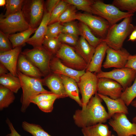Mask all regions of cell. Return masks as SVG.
<instances>
[{
  "instance_id": "cell-1",
  "label": "cell",
  "mask_w": 136,
  "mask_h": 136,
  "mask_svg": "<svg viewBox=\"0 0 136 136\" xmlns=\"http://www.w3.org/2000/svg\"><path fill=\"white\" fill-rule=\"evenodd\" d=\"M102 100L97 93L84 108L76 110L73 116L75 125L82 128L106 122L111 118L102 104Z\"/></svg>"
},
{
  "instance_id": "cell-2",
  "label": "cell",
  "mask_w": 136,
  "mask_h": 136,
  "mask_svg": "<svg viewBox=\"0 0 136 136\" xmlns=\"http://www.w3.org/2000/svg\"><path fill=\"white\" fill-rule=\"evenodd\" d=\"M132 20V17H128L119 24L110 26L103 41L114 49L122 48L124 41L134 28V26L131 23Z\"/></svg>"
},
{
  "instance_id": "cell-3",
  "label": "cell",
  "mask_w": 136,
  "mask_h": 136,
  "mask_svg": "<svg viewBox=\"0 0 136 136\" xmlns=\"http://www.w3.org/2000/svg\"><path fill=\"white\" fill-rule=\"evenodd\" d=\"M17 76L20 79L22 94L21 101V111L25 112L31 103V100L37 95L42 93H52L43 87L42 79L29 77L17 71Z\"/></svg>"
},
{
  "instance_id": "cell-4",
  "label": "cell",
  "mask_w": 136,
  "mask_h": 136,
  "mask_svg": "<svg viewBox=\"0 0 136 136\" xmlns=\"http://www.w3.org/2000/svg\"><path fill=\"white\" fill-rule=\"evenodd\" d=\"M98 15L106 20L110 26L120 20L129 17L133 14L121 11L112 4L105 3L102 1H95L91 6V14Z\"/></svg>"
},
{
  "instance_id": "cell-5",
  "label": "cell",
  "mask_w": 136,
  "mask_h": 136,
  "mask_svg": "<svg viewBox=\"0 0 136 136\" xmlns=\"http://www.w3.org/2000/svg\"><path fill=\"white\" fill-rule=\"evenodd\" d=\"M21 53L40 70L44 77L51 73L50 63L52 55L43 46L39 48L26 49Z\"/></svg>"
},
{
  "instance_id": "cell-6",
  "label": "cell",
  "mask_w": 136,
  "mask_h": 136,
  "mask_svg": "<svg viewBox=\"0 0 136 136\" xmlns=\"http://www.w3.org/2000/svg\"><path fill=\"white\" fill-rule=\"evenodd\" d=\"M55 56L66 66L77 71L85 70L88 64L75 51L73 48L62 43Z\"/></svg>"
},
{
  "instance_id": "cell-7",
  "label": "cell",
  "mask_w": 136,
  "mask_h": 136,
  "mask_svg": "<svg viewBox=\"0 0 136 136\" xmlns=\"http://www.w3.org/2000/svg\"><path fill=\"white\" fill-rule=\"evenodd\" d=\"M30 27L22 11L5 17H0V30L8 35L23 31Z\"/></svg>"
},
{
  "instance_id": "cell-8",
  "label": "cell",
  "mask_w": 136,
  "mask_h": 136,
  "mask_svg": "<svg viewBox=\"0 0 136 136\" xmlns=\"http://www.w3.org/2000/svg\"><path fill=\"white\" fill-rule=\"evenodd\" d=\"M98 80L96 75L86 71L77 83L82 96V109L85 107L91 98L97 93Z\"/></svg>"
},
{
  "instance_id": "cell-9",
  "label": "cell",
  "mask_w": 136,
  "mask_h": 136,
  "mask_svg": "<svg viewBox=\"0 0 136 136\" xmlns=\"http://www.w3.org/2000/svg\"><path fill=\"white\" fill-rule=\"evenodd\" d=\"M23 7L22 11L26 20L31 27L37 28L44 14L43 1H24Z\"/></svg>"
},
{
  "instance_id": "cell-10",
  "label": "cell",
  "mask_w": 136,
  "mask_h": 136,
  "mask_svg": "<svg viewBox=\"0 0 136 136\" xmlns=\"http://www.w3.org/2000/svg\"><path fill=\"white\" fill-rule=\"evenodd\" d=\"M75 19L85 24L93 32L103 39L106 37L110 26L104 19L88 13H77Z\"/></svg>"
},
{
  "instance_id": "cell-11",
  "label": "cell",
  "mask_w": 136,
  "mask_h": 136,
  "mask_svg": "<svg viewBox=\"0 0 136 136\" xmlns=\"http://www.w3.org/2000/svg\"><path fill=\"white\" fill-rule=\"evenodd\" d=\"M98 78H106L112 79L119 83L123 91L131 85L136 77V72L126 67L121 68H114L112 71L105 72L102 71L96 74Z\"/></svg>"
},
{
  "instance_id": "cell-12",
  "label": "cell",
  "mask_w": 136,
  "mask_h": 136,
  "mask_svg": "<svg viewBox=\"0 0 136 136\" xmlns=\"http://www.w3.org/2000/svg\"><path fill=\"white\" fill-rule=\"evenodd\" d=\"M108 124L117 136L136 135V123L130 122L125 114H115L109 120Z\"/></svg>"
},
{
  "instance_id": "cell-13",
  "label": "cell",
  "mask_w": 136,
  "mask_h": 136,
  "mask_svg": "<svg viewBox=\"0 0 136 136\" xmlns=\"http://www.w3.org/2000/svg\"><path fill=\"white\" fill-rule=\"evenodd\" d=\"M106 53V59L103 65V66L105 69L111 67L119 69L125 67L130 55L129 52L124 48L116 50L109 47Z\"/></svg>"
},
{
  "instance_id": "cell-14",
  "label": "cell",
  "mask_w": 136,
  "mask_h": 136,
  "mask_svg": "<svg viewBox=\"0 0 136 136\" xmlns=\"http://www.w3.org/2000/svg\"><path fill=\"white\" fill-rule=\"evenodd\" d=\"M123 89L116 81L106 78H98L97 93L114 99L120 98Z\"/></svg>"
},
{
  "instance_id": "cell-15",
  "label": "cell",
  "mask_w": 136,
  "mask_h": 136,
  "mask_svg": "<svg viewBox=\"0 0 136 136\" xmlns=\"http://www.w3.org/2000/svg\"><path fill=\"white\" fill-rule=\"evenodd\" d=\"M50 67L51 73L71 78L77 83L79 81L81 76L86 72L85 70L77 71L66 66L56 56L52 57L50 61Z\"/></svg>"
},
{
  "instance_id": "cell-16",
  "label": "cell",
  "mask_w": 136,
  "mask_h": 136,
  "mask_svg": "<svg viewBox=\"0 0 136 136\" xmlns=\"http://www.w3.org/2000/svg\"><path fill=\"white\" fill-rule=\"evenodd\" d=\"M21 46L11 50L0 53V62L11 74L18 77L17 64L19 55L21 52Z\"/></svg>"
},
{
  "instance_id": "cell-17",
  "label": "cell",
  "mask_w": 136,
  "mask_h": 136,
  "mask_svg": "<svg viewBox=\"0 0 136 136\" xmlns=\"http://www.w3.org/2000/svg\"><path fill=\"white\" fill-rule=\"evenodd\" d=\"M50 14L46 11H45L42 20L35 34L26 41V43L32 46L33 48H39L43 46Z\"/></svg>"
},
{
  "instance_id": "cell-18",
  "label": "cell",
  "mask_w": 136,
  "mask_h": 136,
  "mask_svg": "<svg viewBox=\"0 0 136 136\" xmlns=\"http://www.w3.org/2000/svg\"><path fill=\"white\" fill-rule=\"evenodd\" d=\"M42 81L43 85L47 86L52 93L58 96L60 98L68 96L59 75L51 73L42 79Z\"/></svg>"
},
{
  "instance_id": "cell-19",
  "label": "cell",
  "mask_w": 136,
  "mask_h": 136,
  "mask_svg": "<svg viewBox=\"0 0 136 136\" xmlns=\"http://www.w3.org/2000/svg\"><path fill=\"white\" fill-rule=\"evenodd\" d=\"M108 46L102 41L95 48L94 53L91 61L86 70V72H94L97 74L102 71L101 67L107 50Z\"/></svg>"
},
{
  "instance_id": "cell-20",
  "label": "cell",
  "mask_w": 136,
  "mask_h": 136,
  "mask_svg": "<svg viewBox=\"0 0 136 136\" xmlns=\"http://www.w3.org/2000/svg\"><path fill=\"white\" fill-rule=\"evenodd\" d=\"M17 71L27 76L42 79L44 75L25 56L21 53L17 64Z\"/></svg>"
},
{
  "instance_id": "cell-21",
  "label": "cell",
  "mask_w": 136,
  "mask_h": 136,
  "mask_svg": "<svg viewBox=\"0 0 136 136\" xmlns=\"http://www.w3.org/2000/svg\"><path fill=\"white\" fill-rule=\"evenodd\" d=\"M97 93L105 103L107 108L108 113L111 118L116 113H122L126 115L128 114L127 106L120 98L114 99L109 97Z\"/></svg>"
},
{
  "instance_id": "cell-22",
  "label": "cell",
  "mask_w": 136,
  "mask_h": 136,
  "mask_svg": "<svg viewBox=\"0 0 136 136\" xmlns=\"http://www.w3.org/2000/svg\"><path fill=\"white\" fill-rule=\"evenodd\" d=\"M74 48L76 52L88 65L94 53L95 48L91 45L83 37L81 36Z\"/></svg>"
},
{
  "instance_id": "cell-23",
  "label": "cell",
  "mask_w": 136,
  "mask_h": 136,
  "mask_svg": "<svg viewBox=\"0 0 136 136\" xmlns=\"http://www.w3.org/2000/svg\"><path fill=\"white\" fill-rule=\"evenodd\" d=\"M59 76L68 96L75 100L82 107V104L79 97V90L77 83L71 78L62 75Z\"/></svg>"
},
{
  "instance_id": "cell-24",
  "label": "cell",
  "mask_w": 136,
  "mask_h": 136,
  "mask_svg": "<svg viewBox=\"0 0 136 136\" xmlns=\"http://www.w3.org/2000/svg\"><path fill=\"white\" fill-rule=\"evenodd\" d=\"M84 136H112V132L107 124L99 123L82 128Z\"/></svg>"
},
{
  "instance_id": "cell-25",
  "label": "cell",
  "mask_w": 136,
  "mask_h": 136,
  "mask_svg": "<svg viewBox=\"0 0 136 136\" xmlns=\"http://www.w3.org/2000/svg\"><path fill=\"white\" fill-rule=\"evenodd\" d=\"M37 28L30 27L23 31L8 35L13 48L21 46L26 43L31 35L35 32Z\"/></svg>"
},
{
  "instance_id": "cell-26",
  "label": "cell",
  "mask_w": 136,
  "mask_h": 136,
  "mask_svg": "<svg viewBox=\"0 0 136 136\" xmlns=\"http://www.w3.org/2000/svg\"><path fill=\"white\" fill-rule=\"evenodd\" d=\"M0 84L15 93L21 87L19 78L10 72L0 76Z\"/></svg>"
},
{
  "instance_id": "cell-27",
  "label": "cell",
  "mask_w": 136,
  "mask_h": 136,
  "mask_svg": "<svg viewBox=\"0 0 136 136\" xmlns=\"http://www.w3.org/2000/svg\"><path fill=\"white\" fill-rule=\"evenodd\" d=\"M78 24L80 36L83 37L91 45L95 48L103 41V39L96 37L85 24L80 22Z\"/></svg>"
},
{
  "instance_id": "cell-28",
  "label": "cell",
  "mask_w": 136,
  "mask_h": 136,
  "mask_svg": "<svg viewBox=\"0 0 136 136\" xmlns=\"http://www.w3.org/2000/svg\"><path fill=\"white\" fill-rule=\"evenodd\" d=\"M14 92L11 90L0 85V109L8 107L15 99Z\"/></svg>"
},
{
  "instance_id": "cell-29",
  "label": "cell",
  "mask_w": 136,
  "mask_h": 136,
  "mask_svg": "<svg viewBox=\"0 0 136 136\" xmlns=\"http://www.w3.org/2000/svg\"><path fill=\"white\" fill-rule=\"evenodd\" d=\"M62 43L58 37L45 36L43 43L44 48L52 56L56 54L59 49Z\"/></svg>"
},
{
  "instance_id": "cell-30",
  "label": "cell",
  "mask_w": 136,
  "mask_h": 136,
  "mask_svg": "<svg viewBox=\"0 0 136 136\" xmlns=\"http://www.w3.org/2000/svg\"><path fill=\"white\" fill-rule=\"evenodd\" d=\"M22 126L25 131L33 136H52L45 131L39 125L23 121Z\"/></svg>"
},
{
  "instance_id": "cell-31",
  "label": "cell",
  "mask_w": 136,
  "mask_h": 136,
  "mask_svg": "<svg viewBox=\"0 0 136 136\" xmlns=\"http://www.w3.org/2000/svg\"><path fill=\"white\" fill-rule=\"evenodd\" d=\"M112 4L121 11H127L132 14L136 12V0H114Z\"/></svg>"
},
{
  "instance_id": "cell-32",
  "label": "cell",
  "mask_w": 136,
  "mask_h": 136,
  "mask_svg": "<svg viewBox=\"0 0 136 136\" xmlns=\"http://www.w3.org/2000/svg\"><path fill=\"white\" fill-rule=\"evenodd\" d=\"M24 1L23 0H7L6 11L3 16L6 17L22 11Z\"/></svg>"
},
{
  "instance_id": "cell-33",
  "label": "cell",
  "mask_w": 136,
  "mask_h": 136,
  "mask_svg": "<svg viewBox=\"0 0 136 136\" xmlns=\"http://www.w3.org/2000/svg\"><path fill=\"white\" fill-rule=\"evenodd\" d=\"M136 97V77L133 84L126 87L122 92L120 98L124 102L127 106Z\"/></svg>"
},
{
  "instance_id": "cell-34",
  "label": "cell",
  "mask_w": 136,
  "mask_h": 136,
  "mask_svg": "<svg viewBox=\"0 0 136 136\" xmlns=\"http://www.w3.org/2000/svg\"><path fill=\"white\" fill-rule=\"evenodd\" d=\"M70 5L75 6L77 10H81L91 14V6L94 1L91 0H64Z\"/></svg>"
},
{
  "instance_id": "cell-35",
  "label": "cell",
  "mask_w": 136,
  "mask_h": 136,
  "mask_svg": "<svg viewBox=\"0 0 136 136\" xmlns=\"http://www.w3.org/2000/svg\"><path fill=\"white\" fill-rule=\"evenodd\" d=\"M64 0H60L51 13L48 25L58 21L64 11L70 5Z\"/></svg>"
},
{
  "instance_id": "cell-36",
  "label": "cell",
  "mask_w": 136,
  "mask_h": 136,
  "mask_svg": "<svg viewBox=\"0 0 136 136\" xmlns=\"http://www.w3.org/2000/svg\"><path fill=\"white\" fill-rule=\"evenodd\" d=\"M77 10L75 6L70 5L60 16L58 19V21L64 23L76 20Z\"/></svg>"
},
{
  "instance_id": "cell-37",
  "label": "cell",
  "mask_w": 136,
  "mask_h": 136,
  "mask_svg": "<svg viewBox=\"0 0 136 136\" xmlns=\"http://www.w3.org/2000/svg\"><path fill=\"white\" fill-rule=\"evenodd\" d=\"M62 33L70 34L78 37L80 35L78 24L74 21L63 23Z\"/></svg>"
},
{
  "instance_id": "cell-38",
  "label": "cell",
  "mask_w": 136,
  "mask_h": 136,
  "mask_svg": "<svg viewBox=\"0 0 136 136\" xmlns=\"http://www.w3.org/2000/svg\"><path fill=\"white\" fill-rule=\"evenodd\" d=\"M57 21L48 25L46 36L51 37H58L61 33L62 25Z\"/></svg>"
},
{
  "instance_id": "cell-39",
  "label": "cell",
  "mask_w": 136,
  "mask_h": 136,
  "mask_svg": "<svg viewBox=\"0 0 136 136\" xmlns=\"http://www.w3.org/2000/svg\"><path fill=\"white\" fill-rule=\"evenodd\" d=\"M13 48L10 42L8 35L0 31V52L11 50Z\"/></svg>"
},
{
  "instance_id": "cell-40",
  "label": "cell",
  "mask_w": 136,
  "mask_h": 136,
  "mask_svg": "<svg viewBox=\"0 0 136 136\" xmlns=\"http://www.w3.org/2000/svg\"><path fill=\"white\" fill-rule=\"evenodd\" d=\"M78 38L70 34L62 32L58 37V40L62 43H66L74 46L77 43Z\"/></svg>"
},
{
  "instance_id": "cell-41",
  "label": "cell",
  "mask_w": 136,
  "mask_h": 136,
  "mask_svg": "<svg viewBox=\"0 0 136 136\" xmlns=\"http://www.w3.org/2000/svg\"><path fill=\"white\" fill-rule=\"evenodd\" d=\"M53 99L40 102L36 105L42 111L45 113L51 112L53 108V104L56 99Z\"/></svg>"
},
{
  "instance_id": "cell-42",
  "label": "cell",
  "mask_w": 136,
  "mask_h": 136,
  "mask_svg": "<svg viewBox=\"0 0 136 136\" xmlns=\"http://www.w3.org/2000/svg\"><path fill=\"white\" fill-rule=\"evenodd\" d=\"M60 98L57 95L52 93H42L36 96L31 101V103L36 104L42 101L53 99Z\"/></svg>"
},
{
  "instance_id": "cell-43",
  "label": "cell",
  "mask_w": 136,
  "mask_h": 136,
  "mask_svg": "<svg viewBox=\"0 0 136 136\" xmlns=\"http://www.w3.org/2000/svg\"><path fill=\"white\" fill-rule=\"evenodd\" d=\"M125 67L131 69L136 72V55H130Z\"/></svg>"
},
{
  "instance_id": "cell-44",
  "label": "cell",
  "mask_w": 136,
  "mask_h": 136,
  "mask_svg": "<svg viewBox=\"0 0 136 136\" xmlns=\"http://www.w3.org/2000/svg\"><path fill=\"white\" fill-rule=\"evenodd\" d=\"M60 1L59 0H47L46 3V11L51 14Z\"/></svg>"
},
{
  "instance_id": "cell-45",
  "label": "cell",
  "mask_w": 136,
  "mask_h": 136,
  "mask_svg": "<svg viewBox=\"0 0 136 136\" xmlns=\"http://www.w3.org/2000/svg\"><path fill=\"white\" fill-rule=\"evenodd\" d=\"M6 122L11 132L8 135L9 136H21L17 131L14 127L12 123L8 118L7 119Z\"/></svg>"
},
{
  "instance_id": "cell-46",
  "label": "cell",
  "mask_w": 136,
  "mask_h": 136,
  "mask_svg": "<svg viewBox=\"0 0 136 136\" xmlns=\"http://www.w3.org/2000/svg\"><path fill=\"white\" fill-rule=\"evenodd\" d=\"M136 40V26H134V28L132 31L129 37L128 41H130L134 42Z\"/></svg>"
},
{
  "instance_id": "cell-47",
  "label": "cell",
  "mask_w": 136,
  "mask_h": 136,
  "mask_svg": "<svg viewBox=\"0 0 136 136\" xmlns=\"http://www.w3.org/2000/svg\"><path fill=\"white\" fill-rule=\"evenodd\" d=\"M6 67L3 64L0 63V76L9 73Z\"/></svg>"
},
{
  "instance_id": "cell-48",
  "label": "cell",
  "mask_w": 136,
  "mask_h": 136,
  "mask_svg": "<svg viewBox=\"0 0 136 136\" xmlns=\"http://www.w3.org/2000/svg\"><path fill=\"white\" fill-rule=\"evenodd\" d=\"M132 106L136 108V99L134 100L130 104ZM132 123H136V116L133 118L132 119Z\"/></svg>"
},
{
  "instance_id": "cell-49",
  "label": "cell",
  "mask_w": 136,
  "mask_h": 136,
  "mask_svg": "<svg viewBox=\"0 0 136 136\" xmlns=\"http://www.w3.org/2000/svg\"><path fill=\"white\" fill-rule=\"evenodd\" d=\"M6 4V0H0V6H4Z\"/></svg>"
},
{
  "instance_id": "cell-50",
  "label": "cell",
  "mask_w": 136,
  "mask_h": 136,
  "mask_svg": "<svg viewBox=\"0 0 136 136\" xmlns=\"http://www.w3.org/2000/svg\"><path fill=\"white\" fill-rule=\"evenodd\" d=\"M112 136H115L114 134H112Z\"/></svg>"
},
{
  "instance_id": "cell-51",
  "label": "cell",
  "mask_w": 136,
  "mask_h": 136,
  "mask_svg": "<svg viewBox=\"0 0 136 136\" xmlns=\"http://www.w3.org/2000/svg\"><path fill=\"white\" fill-rule=\"evenodd\" d=\"M130 136H133V135H131Z\"/></svg>"
}]
</instances>
